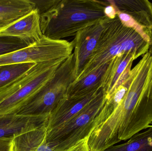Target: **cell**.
I'll list each match as a JSON object with an SVG mask.
<instances>
[{
    "mask_svg": "<svg viewBox=\"0 0 152 151\" xmlns=\"http://www.w3.org/2000/svg\"><path fill=\"white\" fill-rule=\"evenodd\" d=\"M117 11V16L121 23L125 26L131 28L136 32L150 45L151 42L152 31L140 25L128 14Z\"/></svg>",
    "mask_w": 152,
    "mask_h": 151,
    "instance_id": "cell-19",
    "label": "cell"
},
{
    "mask_svg": "<svg viewBox=\"0 0 152 151\" xmlns=\"http://www.w3.org/2000/svg\"><path fill=\"white\" fill-rule=\"evenodd\" d=\"M108 64L102 65L87 75L73 82L68 89L66 96L86 95L99 90L101 88L102 78Z\"/></svg>",
    "mask_w": 152,
    "mask_h": 151,
    "instance_id": "cell-16",
    "label": "cell"
},
{
    "mask_svg": "<svg viewBox=\"0 0 152 151\" xmlns=\"http://www.w3.org/2000/svg\"><path fill=\"white\" fill-rule=\"evenodd\" d=\"M148 52L151 53L152 55V37L151 40V44L150 45V47H149V50H148Z\"/></svg>",
    "mask_w": 152,
    "mask_h": 151,
    "instance_id": "cell-24",
    "label": "cell"
},
{
    "mask_svg": "<svg viewBox=\"0 0 152 151\" xmlns=\"http://www.w3.org/2000/svg\"><path fill=\"white\" fill-rule=\"evenodd\" d=\"M49 115L27 116L14 113L0 115V138L15 137L45 126Z\"/></svg>",
    "mask_w": 152,
    "mask_h": 151,
    "instance_id": "cell-9",
    "label": "cell"
},
{
    "mask_svg": "<svg viewBox=\"0 0 152 151\" xmlns=\"http://www.w3.org/2000/svg\"><path fill=\"white\" fill-rule=\"evenodd\" d=\"M152 125V55L147 52L131 69L128 88L118 104L105 102L94 129L97 139L111 147Z\"/></svg>",
    "mask_w": 152,
    "mask_h": 151,
    "instance_id": "cell-1",
    "label": "cell"
},
{
    "mask_svg": "<svg viewBox=\"0 0 152 151\" xmlns=\"http://www.w3.org/2000/svg\"><path fill=\"white\" fill-rule=\"evenodd\" d=\"M37 64L23 63L0 66V92L22 77Z\"/></svg>",
    "mask_w": 152,
    "mask_h": 151,
    "instance_id": "cell-18",
    "label": "cell"
},
{
    "mask_svg": "<svg viewBox=\"0 0 152 151\" xmlns=\"http://www.w3.org/2000/svg\"><path fill=\"white\" fill-rule=\"evenodd\" d=\"M117 11L131 16L137 22L152 31V3L147 0H107Z\"/></svg>",
    "mask_w": 152,
    "mask_h": 151,
    "instance_id": "cell-13",
    "label": "cell"
},
{
    "mask_svg": "<svg viewBox=\"0 0 152 151\" xmlns=\"http://www.w3.org/2000/svg\"><path fill=\"white\" fill-rule=\"evenodd\" d=\"M32 0H0V30L35 9Z\"/></svg>",
    "mask_w": 152,
    "mask_h": 151,
    "instance_id": "cell-15",
    "label": "cell"
},
{
    "mask_svg": "<svg viewBox=\"0 0 152 151\" xmlns=\"http://www.w3.org/2000/svg\"><path fill=\"white\" fill-rule=\"evenodd\" d=\"M14 138H0V151H13Z\"/></svg>",
    "mask_w": 152,
    "mask_h": 151,
    "instance_id": "cell-21",
    "label": "cell"
},
{
    "mask_svg": "<svg viewBox=\"0 0 152 151\" xmlns=\"http://www.w3.org/2000/svg\"><path fill=\"white\" fill-rule=\"evenodd\" d=\"M107 4L106 1L55 0L40 15L42 33L55 40L75 36L80 30L107 18L104 13Z\"/></svg>",
    "mask_w": 152,
    "mask_h": 151,
    "instance_id": "cell-2",
    "label": "cell"
},
{
    "mask_svg": "<svg viewBox=\"0 0 152 151\" xmlns=\"http://www.w3.org/2000/svg\"><path fill=\"white\" fill-rule=\"evenodd\" d=\"M65 151H89L88 145V138L84 139L74 147Z\"/></svg>",
    "mask_w": 152,
    "mask_h": 151,
    "instance_id": "cell-23",
    "label": "cell"
},
{
    "mask_svg": "<svg viewBox=\"0 0 152 151\" xmlns=\"http://www.w3.org/2000/svg\"><path fill=\"white\" fill-rule=\"evenodd\" d=\"M105 101L102 88L80 112L61 126L48 131L47 142L53 151H65L88 138Z\"/></svg>",
    "mask_w": 152,
    "mask_h": 151,
    "instance_id": "cell-5",
    "label": "cell"
},
{
    "mask_svg": "<svg viewBox=\"0 0 152 151\" xmlns=\"http://www.w3.org/2000/svg\"><path fill=\"white\" fill-rule=\"evenodd\" d=\"M71 42L65 40H55L44 35L39 41L26 48L0 56V66L23 63L42 64L67 59L73 54Z\"/></svg>",
    "mask_w": 152,
    "mask_h": 151,
    "instance_id": "cell-7",
    "label": "cell"
},
{
    "mask_svg": "<svg viewBox=\"0 0 152 151\" xmlns=\"http://www.w3.org/2000/svg\"><path fill=\"white\" fill-rule=\"evenodd\" d=\"M75 79L73 53L61 65L53 78L15 113L27 116L50 115L66 96L69 85Z\"/></svg>",
    "mask_w": 152,
    "mask_h": 151,
    "instance_id": "cell-6",
    "label": "cell"
},
{
    "mask_svg": "<svg viewBox=\"0 0 152 151\" xmlns=\"http://www.w3.org/2000/svg\"><path fill=\"white\" fill-rule=\"evenodd\" d=\"M66 59L37 64L22 77L1 91L0 115L15 113L53 78Z\"/></svg>",
    "mask_w": 152,
    "mask_h": 151,
    "instance_id": "cell-4",
    "label": "cell"
},
{
    "mask_svg": "<svg viewBox=\"0 0 152 151\" xmlns=\"http://www.w3.org/2000/svg\"><path fill=\"white\" fill-rule=\"evenodd\" d=\"M104 151H152V126L133 136L127 142Z\"/></svg>",
    "mask_w": 152,
    "mask_h": 151,
    "instance_id": "cell-17",
    "label": "cell"
},
{
    "mask_svg": "<svg viewBox=\"0 0 152 151\" xmlns=\"http://www.w3.org/2000/svg\"><path fill=\"white\" fill-rule=\"evenodd\" d=\"M151 126H152V125H151Z\"/></svg>",
    "mask_w": 152,
    "mask_h": 151,
    "instance_id": "cell-25",
    "label": "cell"
},
{
    "mask_svg": "<svg viewBox=\"0 0 152 151\" xmlns=\"http://www.w3.org/2000/svg\"><path fill=\"white\" fill-rule=\"evenodd\" d=\"M149 47L150 44L136 32L125 26L118 16L113 19L107 18L96 47L75 81L108 64L117 56L130 53L137 59L148 52Z\"/></svg>",
    "mask_w": 152,
    "mask_h": 151,
    "instance_id": "cell-3",
    "label": "cell"
},
{
    "mask_svg": "<svg viewBox=\"0 0 152 151\" xmlns=\"http://www.w3.org/2000/svg\"><path fill=\"white\" fill-rule=\"evenodd\" d=\"M108 4L105 7L104 9V13L106 17L110 19H113L117 17V10L114 5L111 4L109 3L108 1Z\"/></svg>",
    "mask_w": 152,
    "mask_h": 151,
    "instance_id": "cell-22",
    "label": "cell"
},
{
    "mask_svg": "<svg viewBox=\"0 0 152 151\" xmlns=\"http://www.w3.org/2000/svg\"><path fill=\"white\" fill-rule=\"evenodd\" d=\"M0 36L20 38L31 44L39 41L44 35L37 10L34 9L26 16L1 29Z\"/></svg>",
    "mask_w": 152,
    "mask_h": 151,
    "instance_id": "cell-10",
    "label": "cell"
},
{
    "mask_svg": "<svg viewBox=\"0 0 152 151\" xmlns=\"http://www.w3.org/2000/svg\"><path fill=\"white\" fill-rule=\"evenodd\" d=\"M136 59L133 54L126 53L115 57L108 63L101 82V88L106 95L115 90L126 70Z\"/></svg>",
    "mask_w": 152,
    "mask_h": 151,
    "instance_id": "cell-12",
    "label": "cell"
},
{
    "mask_svg": "<svg viewBox=\"0 0 152 151\" xmlns=\"http://www.w3.org/2000/svg\"><path fill=\"white\" fill-rule=\"evenodd\" d=\"M100 90L86 95L66 96L63 98L49 115L48 131L66 123L76 116L94 98Z\"/></svg>",
    "mask_w": 152,
    "mask_h": 151,
    "instance_id": "cell-11",
    "label": "cell"
},
{
    "mask_svg": "<svg viewBox=\"0 0 152 151\" xmlns=\"http://www.w3.org/2000/svg\"><path fill=\"white\" fill-rule=\"evenodd\" d=\"M106 19L97 21L79 31L71 42L74 50L75 80L96 47Z\"/></svg>",
    "mask_w": 152,
    "mask_h": 151,
    "instance_id": "cell-8",
    "label": "cell"
},
{
    "mask_svg": "<svg viewBox=\"0 0 152 151\" xmlns=\"http://www.w3.org/2000/svg\"><path fill=\"white\" fill-rule=\"evenodd\" d=\"M30 45L29 43L20 38L0 36V56L26 48Z\"/></svg>",
    "mask_w": 152,
    "mask_h": 151,
    "instance_id": "cell-20",
    "label": "cell"
},
{
    "mask_svg": "<svg viewBox=\"0 0 152 151\" xmlns=\"http://www.w3.org/2000/svg\"><path fill=\"white\" fill-rule=\"evenodd\" d=\"M47 133L45 126L15 137L13 151H53L47 142Z\"/></svg>",
    "mask_w": 152,
    "mask_h": 151,
    "instance_id": "cell-14",
    "label": "cell"
}]
</instances>
